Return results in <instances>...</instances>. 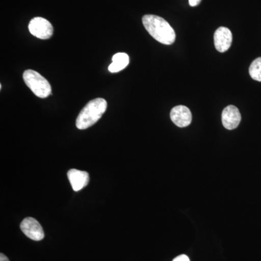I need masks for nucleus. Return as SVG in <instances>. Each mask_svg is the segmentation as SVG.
Instances as JSON below:
<instances>
[{"label": "nucleus", "mask_w": 261, "mask_h": 261, "mask_svg": "<svg viewBox=\"0 0 261 261\" xmlns=\"http://www.w3.org/2000/svg\"><path fill=\"white\" fill-rule=\"evenodd\" d=\"M142 23L147 32L158 42L166 45L173 44L176 33L165 19L154 15H146L142 18Z\"/></svg>", "instance_id": "obj_1"}, {"label": "nucleus", "mask_w": 261, "mask_h": 261, "mask_svg": "<svg viewBox=\"0 0 261 261\" xmlns=\"http://www.w3.org/2000/svg\"><path fill=\"white\" fill-rule=\"evenodd\" d=\"M108 108V103L102 98H96L87 103L76 118L75 125L79 129H87L93 126L103 116Z\"/></svg>", "instance_id": "obj_2"}, {"label": "nucleus", "mask_w": 261, "mask_h": 261, "mask_svg": "<svg viewBox=\"0 0 261 261\" xmlns=\"http://www.w3.org/2000/svg\"><path fill=\"white\" fill-rule=\"evenodd\" d=\"M23 79L27 87L37 97L43 99L51 95L50 84L38 72L31 69L25 70L23 74Z\"/></svg>", "instance_id": "obj_3"}, {"label": "nucleus", "mask_w": 261, "mask_h": 261, "mask_svg": "<svg viewBox=\"0 0 261 261\" xmlns=\"http://www.w3.org/2000/svg\"><path fill=\"white\" fill-rule=\"evenodd\" d=\"M29 32L33 36L40 39H48L53 34V27L47 19L36 17L31 20L29 25Z\"/></svg>", "instance_id": "obj_4"}, {"label": "nucleus", "mask_w": 261, "mask_h": 261, "mask_svg": "<svg viewBox=\"0 0 261 261\" xmlns=\"http://www.w3.org/2000/svg\"><path fill=\"white\" fill-rule=\"evenodd\" d=\"M20 229L25 236L34 241H40L44 238L42 226L34 218L29 217L23 219L20 224Z\"/></svg>", "instance_id": "obj_5"}, {"label": "nucleus", "mask_w": 261, "mask_h": 261, "mask_svg": "<svg viewBox=\"0 0 261 261\" xmlns=\"http://www.w3.org/2000/svg\"><path fill=\"white\" fill-rule=\"evenodd\" d=\"M232 42V34L226 27H220L214 34L215 47L220 53H225L229 49Z\"/></svg>", "instance_id": "obj_6"}, {"label": "nucleus", "mask_w": 261, "mask_h": 261, "mask_svg": "<svg viewBox=\"0 0 261 261\" xmlns=\"http://www.w3.org/2000/svg\"><path fill=\"white\" fill-rule=\"evenodd\" d=\"M171 119L180 128L188 126L192 122L191 111L186 106H176L171 110Z\"/></svg>", "instance_id": "obj_7"}, {"label": "nucleus", "mask_w": 261, "mask_h": 261, "mask_svg": "<svg viewBox=\"0 0 261 261\" xmlns=\"http://www.w3.org/2000/svg\"><path fill=\"white\" fill-rule=\"evenodd\" d=\"M241 119L240 111L235 106H228L223 111L222 123L226 129L233 130L238 128Z\"/></svg>", "instance_id": "obj_8"}, {"label": "nucleus", "mask_w": 261, "mask_h": 261, "mask_svg": "<svg viewBox=\"0 0 261 261\" xmlns=\"http://www.w3.org/2000/svg\"><path fill=\"white\" fill-rule=\"evenodd\" d=\"M68 178L70 185L75 192H79L87 187L89 182V173L86 171L72 168L68 172Z\"/></svg>", "instance_id": "obj_9"}, {"label": "nucleus", "mask_w": 261, "mask_h": 261, "mask_svg": "<svg viewBox=\"0 0 261 261\" xmlns=\"http://www.w3.org/2000/svg\"><path fill=\"white\" fill-rule=\"evenodd\" d=\"M112 63L109 65L108 70L111 73H118L124 69L129 63V57L124 53H117L112 58Z\"/></svg>", "instance_id": "obj_10"}, {"label": "nucleus", "mask_w": 261, "mask_h": 261, "mask_svg": "<svg viewBox=\"0 0 261 261\" xmlns=\"http://www.w3.org/2000/svg\"><path fill=\"white\" fill-rule=\"evenodd\" d=\"M249 73L252 80L261 82V58H257L252 62L249 68Z\"/></svg>", "instance_id": "obj_11"}, {"label": "nucleus", "mask_w": 261, "mask_h": 261, "mask_svg": "<svg viewBox=\"0 0 261 261\" xmlns=\"http://www.w3.org/2000/svg\"><path fill=\"white\" fill-rule=\"evenodd\" d=\"M173 261H190V258L186 255H181L173 259Z\"/></svg>", "instance_id": "obj_12"}, {"label": "nucleus", "mask_w": 261, "mask_h": 261, "mask_svg": "<svg viewBox=\"0 0 261 261\" xmlns=\"http://www.w3.org/2000/svg\"><path fill=\"white\" fill-rule=\"evenodd\" d=\"M202 0H189V4L191 7H196L200 4Z\"/></svg>", "instance_id": "obj_13"}, {"label": "nucleus", "mask_w": 261, "mask_h": 261, "mask_svg": "<svg viewBox=\"0 0 261 261\" xmlns=\"http://www.w3.org/2000/svg\"><path fill=\"white\" fill-rule=\"evenodd\" d=\"M0 261H10L8 260V257L5 256L4 254L1 253L0 254Z\"/></svg>", "instance_id": "obj_14"}]
</instances>
